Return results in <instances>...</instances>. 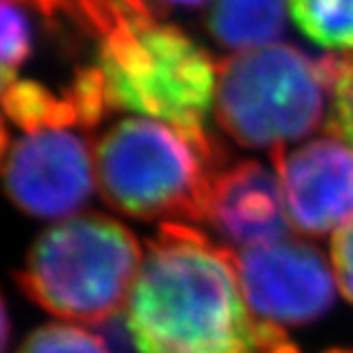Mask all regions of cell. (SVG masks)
Returning a JSON list of instances; mask_svg holds the SVG:
<instances>
[{
  "label": "cell",
  "instance_id": "1",
  "mask_svg": "<svg viewBox=\"0 0 353 353\" xmlns=\"http://www.w3.org/2000/svg\"><path fill=\"white\" fill-rule=\"evenodd\" d=\"M137 353H260L228 247L188 223H162L125 307Z\"/></svg>",
  "mask_w": 353,
  "mask_h": 353
},
{
  "label": "cell",
  "instance_id": "2",
  "mask_svg": "<svg viewBox=\"0 0 353 353\" xmlns=\"http://www.w3.org/2000/svg\"><path fill=\"white\" fill-rule=\"evenodd\" d=\"M98 68L109 111H132L211 141L205 121L215 105L217 64L183 30L117 0L100 41Z\"/></svg>",
  "mask_w": 353,
  "mask_h": 353
},
{
  "label": "cell",
  "instance_id": "3",
  "mask_svg": "<svg viewBox=\"0 0 353 353\" xmlns=\"http://www.w3.org/2000/svg\"><path fill=\"white\" fill-rule=\"evenodd\" d=\"M221 158L215 141L194 139L147 117L117 121L94 149L105 203L134 219L205 221Z\"/></svg>",
  "mask_w": 353,
  "mask_h": 353
},
{
  "label": "cell",
  "instance_id": "4",
  "mask_svg": "<svg viewBox=\"0 0 353 353\" xmlns=\"http://www.w3.org/2000/svg\"><path fill=\"white\" fill-rule=\"evenodd\" d=\"M143 258L139 239L125 225L83 213L47 228L15 279L47 313L105 325L128 302Z\"/></svg>",
  "mask_w": 353,
  "mask_h": 353
},
{
  "label": "cell",
  "instance_id": "5",
  "mask_svg": "<svg viewBox=\"0 0 353 353\" xmlns=\"http://www.w3.org/2000/svg\"><path fill=\"white\" fill-rule=\"evenodd\" d=\"M330 85L321 60L288 43L241 52L217 64L215 117L232 141L281 149L319 128Z\"/></svg>",
  "mask_w": 353,
  "mask_h": 353
},
{
  "label": "cell",
  "instance_id": "6",
  "mask_svg": "<svg viewBox=\"0 0 353 353\" xmlns=\"http://www.w3.org/2000/svg\"><path fill=\"white\" fill-rule=\"evenodd\" d=\"M241 292L251 315L274 325H307L334 302V274L319 249L276 241L232 251Z\"/></svg>",
  "mask_w": 353,
  "mask_h": 353
},
{
  "label": "cell",
  "instance_id": "7",
  "mask_svg": "<svg viewBox=\"0 0 353 353\" xmlns=\"http://www.w3.org/2000/svg\"><path fill=\"white\" fill-rule=\"evenodd\" d=\"M96 166L79 134L41 130L21 139L5 166V190L28 215L58 219L77 213L92 196Z\"/></svg>",
  "mask_w": 353,
  "mask_h": 353
},
{
  "label": "cell",
  "instance_id": "8",
  "mask_svg": "<svg viewBox=\"0 0 353 353\" xmlns=\"http://www.w3.org/2000/svg\"><path fill=\"white\" fill-rule=\"evenodd\" d=\"M270 158L294 228L325 236L353 219V149L336 137L274 149Z\"/></svg>",
  "mask_w": 353,
  "mask_h": 353
},
{
  "label": "cell",
  "instance_id": "9",
  "mask_svg": "<svg viewBox=\"0 0 353 353\" xmlns=\"http://www.w3.org/2000/svg\"><path fill=\"white\" fill-rule=\"evenodd\" d=\"M205 221L221 241L243 249L283 241L290 232L283 188L264 164L236 162L217 172Z\"/></svg>",
  "mask_w": 353,
  "mask_h": 353
},
{
  "label": "cell",
  "instance_id": "10",
  "mask_svg": "<svg viewBox=\"0 0 353 353\" xmlns=\"http://www.w3.org/2000/svg\"><path fill=\"white\" fill-rule=\"evenodd\" d=\"M288 15V0H213L207 26L219 45L241 54L274 45Z\"/></svg>",
  "mask_w": 353,
  "mask_h": 353
},
{
  "label": "cell",
  "instance_id": "11",
  "mask_svg": "<svg viewBox=\"0 0 353 353\" xmlns=\"http://www.w3.org/2000/svg\"><path fill=\"white\" fill-rule=\"evenodd\" d=\"M5 115L28 134L41 130H66L77 123V113L66 98H56L47 88L37 81H15L3 96Z\"/></svg>",
  "mask_w": 353,
  "mask_h": 353
},
{
  "label": "cell",
  "instance_id": "12",
  "mask_svg": "<svg viewBox=\"0 0 353 353\" xmlns=\"http://www.w3.org/2000/svg\"><path fill=\"white\" fill-rule=\"evenodd\" d=\"M290 17L327 52H353V0H288Z\"/></svg>",
  "mask_w": 353,
  "mask_h": 353
},
{
  "label": "cell",
  "instance_id": "13",
  "mask_svg": "<svg viewBox=\"0 0 353 353\" xmlns=\"http://www.w3.org/2000/svg\"><path fill=\"white\" fill-rule=\"evenodd\" d=\"M323 68L330 85V117L327 128L353 149V52L345 56L323 58Z\"/></svg>",
  "mask_w": 353,
  "mask_h": 353
},
{
  "label": "cell",
  "instance_id": "14",
  "mask_svg": "<svg viewBox=\"0 0 353 353\" xmlns=\"http://www.w3.org/2000/svg\"><path fill=\"white\" fill-rule=\"evenodd\" d=\"M17 353H111L107 343L74 325L49 323L34 330Z\"/></svg>",
  "mask_w": 353,
  "mask_h": 353
},
{
  "label": "cell",
  "instance_id": "15",
  "mask_svg": "<svg viewBox=\"0 0 353 353\" xmlns=\"http://www.w3.org/2000/svg\"><path fill=\"white\" fill-rule=\"evenodd\" d=\"M64 98L77 113V123L83 125V128H94L109 113L105 77L98 66L81 68L74 72L72 83L66 90Z\"/></svg>",
  "mask_w": 353,
  "mask_h": 353
},
{
  "label": "cell",
  "instance_id": "16",
  "mask_svg": "<svg viewBox=\"0 0 353 353\" xmlns=\"http://www.w3.org/2000/svg\"><path fill=\"white\" fill-rule=\"evenodd\" d=\"M32 52L30 21L15 0H0V68L17 70Z\"/></svg>",
  "mask_w": 353,
  "mask_h": 353
},
{
  "label": "cell",
  "instance_id": "17",
  "mask_svg": "<svg viewBox=\"0 0 353 353\" xmlns=\"http://www.w3.org/2000/svg\"><path fill=\"white\" fill-rule=\"evenodd\" d=\"M332 268L343 296L353 305V219L332 236Z\"/></svg>",
  "mask_w": 353,
  "mask_h": 353
},
{
  "label": "cell",
  "instance_id": "18",
  "mask_svg": "<svg viewBox=\"0 0 353 353\" xmlns=\"http://www.w3.org/2000/svg\"><path fill=\"white\" fill-rule=\"evenodd\" d=\"M19 5H32L39 11H43L45 15H54L60 9H81L83 13H88L90 9V0H15Z\"/></svg>",
  "mask_w": 353,
  "mask_h": 353
},
{
  "label": "cell",
  "instance_id": "19",
  "mask_svg": "<svg viewBox=\"0 0 353 353\" xmlns=\"http://www.w3.org/2000/svg\"><path fill=\"white\" fill-rule=\"evenodd\" d=\"M7 343H9V317H7L5 302L0 298V353L7 351Z\"/></svg>",
  "mask_w": 353,
  "mask_h": 353
},
{
  "label": "cell",
  "instance_id": "20",
  "mask_svg": "<svg viewBox=\"0 0 353 353\" xmlns=\"http://www.w3.org/2000/svg\"><path fill=\"white\" fill-rule=\"evenodd\" d=\"M7 151H9V132H7V125H5L3 117H0V170H3V162L9 160Z\"/></svg>",
  "mask_w": 353,
  "mask_h": 353
},
{
  "label": "cell",
  "instance_id": "21",
  "mask_svg": "<svg viewBox=\"0 0 353 353\" xmlns=\"http://www.w3.org/2000/svg\"><path fill=\"white\" fill-rule=\"evenodd\" d=\"M158 5H168V7H198L205 5L209 0H154Z\"/></svg>",
  "mask_w": 353,
  "mask_h": 353
},
{
  "label": "cell",
  "instance_id": "22",
  "mask_svg": "<svg viewBox=\"0 0 353 353\" xmlns=\"http://www.w3.org/2000/svg\"><path fill=\"white\" fill-rule=\"evenodd\" d=\"M15 83V70H7V68H0V96H3V92Z\"/></svg>",
  "mask_w": 353,
  "mask_h": 353
},
{
  "label": "cell",
  "instance_id": "23",
  "mask_svg": "<svg viewBox=\"0 0 353 353\" xmlns=\"http://www.w3.org/2000/svg\"><path fill=\"white\" fill-rule=\"evenodd\" d=\"M323 353H353V351L351 349H327Z\"/></svg>",
  "mask_w": 353,
  "mask_h": 353
}]
</instances>
